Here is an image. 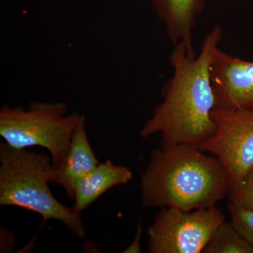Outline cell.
<instances>
[{"label":"cell","instance_id":"6da1fadb","mask_svg":"<svg viewBox=\"0 0 253 253\" xmlns=\"http://www.w3.org/2000/svg\"><path fill=\"white\" fill-rule=\"evenodd\" d=\"M222 36L221 26H214L205 36L198 54L182 44L174 46L169 57L172 76L163 86L162 102L139 131L141 137L159 134L161 148L198 147L214 134L211 114L215 97L211 67Z\"/></svg>","mask_w":253,"mask_h":253},{"label":"cell","instance_id":"7a4b0ae2","mask_svg":"<svg viewBox=\"0 0 253 253\" xmlns=\"http://www.w3.org/2000/svg\"><path fill=\"white\" fill-rule=\"evenodd\" d=\"M141 188L145 207L186 212L214 207L231 190L220 161L187 145L154 150L141 174Z\"/></svg>","mask_w":253,"mask_h":253},{"label":"cell","instance_id":"3957f363","mask_svg":"<svg viewBox=\"0 0 253 253\" xmlns=\"http://www.w3.org/2000/svg\"><path fill=\"white\" fill-rule=\"evenodd\" d=\"M51 158L26 149L0 144V206H16L36 212L43 221L63 223L78 238L86 235L81 213L61 204L49 187Z\"/></svg>","mask_w":253,"mask_h":253},{"label":"cell","instance_id":"277c9868","mask_svg":"<svg viewBox=\"0 0 253 253\" xmlns=\"http://www.w3.org/2000/svg\"><path fill=\"white\" fill-rule=\"evenodd\" d=\"M63 102H33L27 109L4 106L0 110V135L16 149L41 146L49 151L54 167L67 154L73 131L83 115L68 114Z\"/></svg>","mask_w":253,"mask_h":253},{"label":"cell","instance_id":"5b68a950","mask_svg":"<svg viewBox=\"0 0 253 253\" xmlns=\"http://www.w3.org/2000/svg\"><path fill=\"white\" fill-rule=\"evenodd\" d=\"M225 221L216 206L186 212L162 208L149 230L151 253H204L213 234Z\"/></svg>","mask_w":253,"mask_h":253},{"label":"cell","instance_id":"8992f818","mask_svg":"<svg viewBox=\"0 0 253 253\" xmlns=\"http://www.w3.org/2000/svg\"><path fill=\"white\" fill-rule=\"evenodd\" d=\"M211 115L215 131L197 148L220 161L231 193L253 169V111L214 108Z\"/></svg>","mask_w":253,"mask_h":253},{"label":"cell","instance_id":"52a82bcc","mask_svg":"<svg viewBox=\"0 0 253 253\" xmlns=\"http://www.w3.org/2000/svg\"><path fill=\"white\" fill-rule=\"evenodd\" d=\"M215 108L253 111V61L217 51L211 67Z\"/></svg>","mask_w":253,"mask_h":253},{"label":"cell","instance_id":"ba28073f","mask_svg":"<svg viewBox=\"0 0 253 253\" xmlns=\"http://www.w3.org/2000/svg\"><path fill=\"white\" fill-rule=\"evenodd\" d=\"M85 128V118L83 116L73 131L69 148L62 163L53 166L50 182H54L66 190L70 198L74 199L80 181L98 165Z\"/></svg>","mask_w":253,"mask_h":253},{"label":"cell","instance_id":"9c48e42d","mask_svg":"<svg viewBox=\"0 0 253 253\" xmlns=\"http://www.w3.org/2000/svg\"><path fill=\"white\" fill-rule=\"evenodd\" d=\"M166 34L174 45L181 44L191 51L193 32L204 12L206 0H150Z\"/></svg>","mask_w":253,"mask_h":253},{"label":"cell","instance_id":"30bf717a","mask_svg":"<svg viewBox=\"0 0 253 253\" xmlns=\"http://www.w3.org/2000/svg\"><path fill=\"white\" fill-rule=\"evenodd\" d=\"M132 177V173L125 166L114 164L110 160L99 163L78 184L73 207L81 213L108 190L113 186L126 184Z\"/></svg>","mask_w":253,"mask_h":253},{"label":"cell","instance_id":"8fae6325","mask_svg":"<svg viewBox=\"0 0 253 253\" xmlns=\"http://www.w3.org/2000/svg\"><path fill=\"white\" fill-rule=\"evenodd\" d=\"M204 253H253V246L234 227L224 221L209 241Z\"/></svg>","mask_w":253,"mask_h":253},{"label":"cell","instance_id":"7c38bea8","mask_svg":"<svg viewBox=\"0 0 253 253\" xmlns=\"http://www.w3.org/2000/svg\"><path fill=\"white\" fill-rule=\"evenodd\" d=\"M229 211L233 225L253 246V211H246L230 202Z\"/></svg>","mask_w":253,"mask_h":253},{"label":"cell","instance_id":"4fadbf2b","mask_svg":"<svg viewBox=\"0 0 253 253\" xmlns=\"http://www.w3.org/2000/svg\"><path fill=\"white\" fill-rule=\"evenodd\" d=\"M229 202L239 207L253 211V169L236 191L229 194Z\"/></svg>","mask_w":253,"mask_h":253},{"label":"cell","instance_id":"5bb4252c","mask_svg":"<svg viewBox=\"0 0 253 253\" xmlns=\"http://www.w3.org/2000/svg\"><path fill=\"white\" fill-rule=\"evenodd\" d=\"M141 233V226L139 225V229H137V233H136L135 239H134V242L131 244V246H129L128 249L126 250V251H124V253H140L139 241H140Z\"/></svg>","mask_w":253,"mask_h":253}]
</instances>
